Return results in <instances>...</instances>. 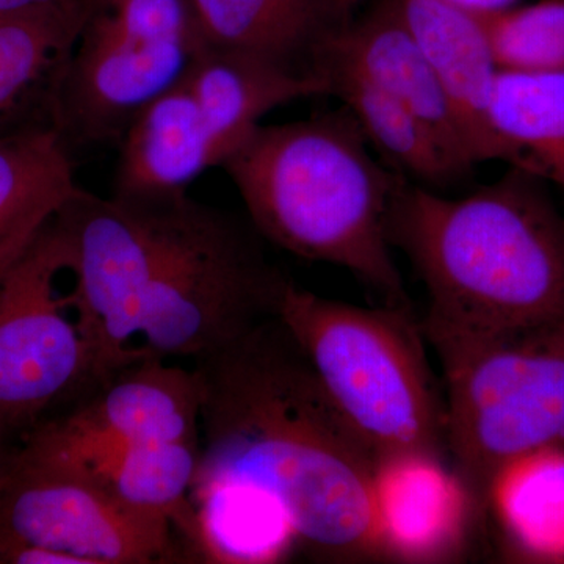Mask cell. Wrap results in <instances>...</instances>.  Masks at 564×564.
Returning a JSON list of instances; mask_svg holds the SVG:
<instances>
[{"instance_id":"9","label":"cell","mask_w":564,"mask_h":564,"mask_svg":"<svg viewBox=\"0 0 564 564\" xmlns=\"http://www.w3.org/2000/svg\"><path fill=\"white\" fill-rule=\"evenodd\" d=\"M73 273L68 240L52 220L0 278V437L32 425L77 386L95 380L79 322L69 321L73 291L58 278ZM76 311V310H74Z\"/></svg>"},{"instance_id":"4","label":"cell","mask_w":564,"mask_h":564,"mask_svg":"<svg viewBox=\"0 0 564 564\" xmlns=\"http://www.w3.org/2000/svg\"><path fill=\"white\" fill-rule=\"evenodd\" d=\"M276 317L377 458L413 451L447 458L445 397L411 307L369 310L322 299L289 281Z\"/></svg>"},{"instance_id":"12","label":"cell","mask_w":564,"mask_h":564,"mask_svg":"<svg viewBox=\"0 0 564 564\" xmlns=\"http://www.w3.org/2000/svg\"><path fill=\"white\" fill-rule=\"evenodd\" d=\"M372 507L386 558L403 563L454 562L481 518L458 470L429 452L378 456Z\"/></svg>"},{"instance_id":"14","label":"cell","mask_w":564,"mask_h":564,"mask_svg":"<svg viewBox=\"0 0 564 564\" xmlns=\"http://www.w3.org/2000/svg\"><path fill=\"white\" fill-rule=\"evenodd\" d=\"M234 150L236 143L180 77L122 135L113 193L187 191Z\"/></svg>"},{"instance_id":"17","label":"cell","mask_w":564,"mask_h":564,"mask_svg":"<svg viewBox=\"0 0 564 564\" xmlns=\"http://www.w3.org/2000/svg\"><path fill=\"white\" fill-rule=\"evenodd\" d=\"M77 188L69 147L51 124L0 132V278Z\"/></svg>"},{"instance_id":"26","label":"cell","mask_w":564,"mask_h":564,"mask_svg":"<svg viewBox=\"0 0 564 564\" xmlns=\"http://www.w3.org/2000/svg\"><path fill=\"white\" fill-rule=\"evenodd\" d=\"M3 444H6V440L0 437V494H2L3 485H6L7 473H9L11 458V456L7 455L6 451H3Z\"/></svg>"},{"instance_id":"8","label":"cell","mask_w":564,"mask_h":564,"mask_svg":"<svg viewBox=\"0 0 564 564\" xmlns=\"http://www.w3.org/2000/svg\"><path fill=\"white\" fill-rule=\"evenodd\" d=\"M162 204L163 193L104 198L79 187L55 217L73 254L74 310L99 384L144 358L132 339L158 256Z\"/></svg>"},{"instance_id":"13","label":"cell","mask_w":564,"mask_h":564,"mask_svg":"<svg viewBox=\"0 0 564 564\" xmlns=\"http://www.w3.org/2000/svg\"><path fill=\"white\" fill-rule=\"evenodd\" d=\"M329 66L358 74L413 111L454 158L473 169L475 163L454 110L395 0H383L367 17L347 22L326 47L322 77Z\"/></svg>"},{"instance_id":"7","label":"cell","mask_w":564,"mask_h":564,"mask_svg":"<svg viewBox=\"0 0 564 564\" xmlns=\"http://www.w3.org/2000/svg\"><path fill=\"white\" fill-rule=\"evenodd\" d=\"M191 0H85L73 50L47 91L65 143L122 139L203 46Z\"/></svg>"},{"instance_id":"15","label":"cell","mask_w":564,"mask_h":564,"mask_svg":"<svg viewBox=\"0 0 564 564\" xmlns=\"http://www.w3.org/2000/svg\"><path fill=\"white\" fill-rule=\"evenodd\" d=\"M443 87L474 163L508 162L491 126L499 63L484 22L440 0H395Z\"/></svg>"},{"instance_id":"5","label":"cell","mask_w":564,"mask_h":564,"mask_svg":"<svg viewBox=\"0 0 564 564\" xmlns=\"http://www.w3.org/2000/svg\"><path fill=\"white\" fill-rule=\"evenodd\" d=\"M259 237L187 191L163 193L158 256L137 318L140 350L196 361L274 317L289 281Z\"/></svg>"},{"instance_id":"2","label":"cell","mask_w":564,"mask_h":564,"mask_svg":"<svg viewBox=\"0 0 564 564\" xmlns=\"http://www.w3.org/2000/svg\"><path fill=\"white\" fill-rule=\"evenodd\" d=\"M389 240L429 292L426 339L564 322V218L525 170L464 198L404 182Z\"/></svg>"},{"instance_id":"22","label":"cell","mask_w":564,"mask_h":564,"mask_svg":"<svg viewBox=\"0 0 564 564\" xmlns=\"http://www.w3.org/2000/svg\"><path fill=\"white\" fill-rule=\"evenodd\" d=\"M85 0L0 18V122L33 93L50 91L73 50L84 21Z\"/></svg>"},{"instance_id":"23","label":"cell","mask_w":564,"mask_h":564,"mask_svg":"<svg viewBox=\"0 0 564 564\" xmlns=\"http://www.w3.org/2000/svg\"><path fill=\"white\" fill-rule=\"evenodd\" d=\"M500 69L564 70V0L477 14Z\"/></svg>"},{"instance_id":"18","label":"cell","mask_w":564,"mask_h":564,"mask_svg":"<svg viewBox=\"0 0 564 564\" xmlns=\"http://www.w3.org/2000/svg\"><path fill=\"white\" fill-rule=\"evenodd\" d=\"M489 513L516 562L564 564V445L500 466L489 481Z\"/></svg>"},{"instance_id":"1","label":"cell","mask_w":564,"mask_h":564,"mask_svg":"<svg viewBox=\"0 0 564 564\" xmlns=\"http://www.w3.org/2000/svg\"><path fill=\"white\" fill-rule=\"evenodd\" d=\"M195 362L204 443L191 497L217 486L247 489L285 514L311 558L388 560L373 519L377 455L280 317Z\"/></svg>"},{"instance_id":"3","label":"cell","mask_w":564,"mask_h":564,"mask_svg":"<svg viewBox=\"0 0 564 564\" xmlns=\"http://www.w3.org/2000/svg\"><path fill=\"white\" fill-rule=\"evenodd\" d=\"M221 169L261 237L306 261L343 267L389 306L411 307L389 240L406 180L375 159L347 107L258 126Z\"/></svg>"},{"instance_id":"27","label":"cell","mask_w":564,"mask_h":564,"mask_svg":"<svg viewBox=\"0 0 564 564\" xmlns=\"http://www.w3.org/2000/svg\"><path fill=\"white\" fill-rule=\"evenodd\" d=\"M332 2L334 9L337 10V13H339L340 17H343L344 21H347L350 11L355 9V7L358 6V3L361 2V0H332Z\"/></svg>"},{"instance_id":"25","label":"cell","mask_w":564,"mask_h":564,"mask_svg":"<svg viewBox=\"0 0 564 564\" xmlns=\"http://www.w3.org/2000/svg\"><path fill=\"white\" fill-rule=\"evenodd\" d=\"M65 2H68V0H0V18L51 9V7L61 6Z\"/></svg>"},{"instance_id":"20","label":"cell","mask_w":564,"mask_h":564,"mask_svg":"<svg viewBox=\"0 0 564 564\" xmlns=\"http://www.w3.org/2000/svg\"><path fill=\"white\" fill-rule=\"evenodd\" d=\"M323 79L328 82L329 93L350 110L370 147L397 173L429 185H445L469 172L430 126L358 74L329 66L323 70Z\"/></svg>"},{"instance_id":"24","label":"cell","mask_w":564,"mask_h":564,"mask_svg":"<svg viewBox=\"0 0 564 564\" xmlns=\"http://www.w3.org/2000/svg\"><path fill=\"white\" fill-rule=\"evenodd\" d=\"M440 2L456 7V9L470 11L474 14H491L511 9V7L518 6L521 0H440Z\"/></svg>"},{"instance_id":"16","label":"cell","mask_w":564,"mask_h":564,"mask_svg":"<svg viewBox=\"0 0 564 564\" xmlns=\"http://www.w3.org/2000/svg\"><path fill=\"white\" fill-rule=\"evenodd\" d=\"M191 3L206 46L254 58L293 76L323 82H326L321 74L323 55L334 35L347 24L332 0H191Z\"/></svg>"},{"instance_id":"11","label":"cell","mask_w":564,"mask_h":564,"mask_svg":"<svg viewBox=\"0 0 564 564\" xmlns=\"http://www.w3.org/2000/svg\"><path fill=\"white\" fill-rule=\"evenodd\" d=\"M202 403L196 370L148 356L115 373L84 406L39 426L17 455L95 473L131 445L199 440Z\"/></svg>"},{"instance_id":"21","label":"cell","mask_w":564,"mask_h":564,"mask_svg":"<svg viewBox=\"0 0 564 564\" xmlns=\"http://www.w3.org/2000/svg\"><path fill=\"white\" fill-rule=\"evenodd\" d=\"M199 454V440L131 445L95 474L132 510L170 522L198 558V518L191 491Z\"/></svg>"},{"instance_id":"19","label":"cell","mask_w":564,"mask_h":564,"mask_svg":"<svg viewBox=\"0 0 564 564\" xmlns=\"http://www.w3.org/2000/svg\"><path fill=\"white\" fill-rule=\"evenodd\" d=\"M491 126L511 166L564 192V70L500 69Z\"/></svg>"},{"instance_id":"10","label":"cell","mask_w":564,"mask_h":564,"mask_svg":"<svg viewBox=\"0 0 564 564\" xmlns=\"http://www.w3.org/2000/svg\"><path fill=\"white\" fill-rule=\"evenodd\" d=\"M35 545L84 564L177 563L172 524L139 513L91 470L13 455L0 494V547Z\"/></svg>"},{"instance_id":"6","label":"cell","mask_w":564,"mask_h":564,"mask_svg":"<svg viewBox=\"0 0 564 564\" xmlns=\"http://www.w3.org/2000/svg\"><path fill=\"white\" fill-rule=\"evenodd\" d=\"M429 340L444 369L448 456L485 516L500 466L564 445V322Z\"/></svg>"}]
</instances>
